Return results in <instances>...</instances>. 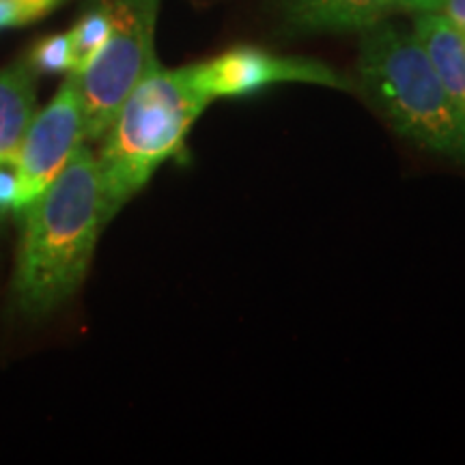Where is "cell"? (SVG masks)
<instances>
[{
  "instance_id": "cell-1",
  "label": "cell",
  "mask_w": 465,
  "mask_h": 465,
  "mask_svg": "<svg viewBox=\"0 0 465 465\" xmlns=\"http://www.w3.org/2000/svg\"><path fill=\"white\" fill-rule=\"evenodd\" d=\"M20 213H25V229L11 289L22 312L42 317L83 284L97 237L106 226L95 153L83 144Z\"/></svg>"
},
{
  "instance_id": "cell-2",
  "label": "cell",
  "mask_w": 465,
  "mask_h": 465,
  "mask_svg": "<svg viewBox=\"0 0 465 465\" xmlns=\"http://www.w3.org/2000/svg\"><path fill=\"white\" fill-rule=\"evenodd\" d=\"M212 100L196 86L190 67L155 63L138 80L104 134L97 158L106 224L138 194L153 173L183 149L185 136Z\"/></svg>"
},
{
  "instance_id": "cell-3",
  "label": "cell",
  "mask_w": 465,
  "mask_h": 465,
  "mask_svg": "<svg viewBox=\"0 0 465 465\" xmlns=\"http://www.w3.org/2000/svg\"><path fill=\"white\" fill-rule=\"evenodd\" d=\"M356 86L401 136L465 164V121L414 31L388 20L364 28Z\"/></svg>"
},
{
  "instance_id": "cell-4",
  "label": "cell",
  "mask_w": 465,
  "mask_h": 465,
  "mask_svg": "<svg viewBox=\"0 0 465 465\" xmlns=\"http://www.w3.org/2000/svg\"><path fill=\"white\" fill-rule=\"evenodd\" d=\"M110 9V35L102 50L80 74L86 141H100L113 124L116 110L158 63L155 58V22L160 0H106Z\"/></svg>"
},
{
  "instance_id": "cell-5",
  "label": "cell",
  "mask_w": 465,
  "mask_h": 465,
  "mask_svg": "<svg viewBox=\"0 0 465 465\" xmlns=\"http://www.w3.org/2000/svg\"><path fill=\"white\" fill-rule=\"evenodd\" d=\"M192 78L209 100L220 97H250L270 89L274 84L304 83L328 86L339 91H356L351 78L328 67L322 61L300 56H282L274 52L254 48V45H235L209 61L188 65Z\"/></svg>"
},
{
  "instance_id": "cell-6",
  "label": "cell",
  "mask_w": 465,
  "mask_h": 465,
  "mask_svg": "<svg viewBox=\"0 0 465 465\" xmlns=\"http://www.w3.org/2000/svg\"><path fill=\"white\" fill-rule=\"evenodd\" d=\"M84 141L78 80L74 74H67L52 102L31 119L17 149L14 162L17 174L15 212H22L54 182Z\"/></svg>"
},
{
  "instance_id": "cell-7",
  "label": "cell",
  "mask_w": 465,
  "mask_h": 465,
  "mask_svg": "<svg viewBox=\"0 0 465 465\" xmlns=\"http://www.w3.org/2000/svg\"><path fill=\"white\" fill-rule=\"evenodd\" d=\"M281 11L298 33H362L394 14H414L416 0H281Z\"/></svg>"
},
{
  "instance_id": "cell-8",
  "label": "cell",
  "mask_w": 465,
  "mask_h": 465,
  "mask_svg": "<svg viewBox=\"0 0 465 465\" xmlns=\"http://www.w3.org/2000/svg\"><path fill=\"white\" fill-rule=\"evenodd\" d=\"M414 35L465 121V31L440 14H416Z\"/></svg>"
},
{
  "instance_id": "cell-9",
  "label": "cell",
  "mask_w": 465,
  "mask_h": 465,
  "mask_svg": "<svg viewBox=\"0 0 465 465\" xmlns=\"http://www.w3.org/2000/svg\"><path fill=\"white\" fill-rule=\"evenodd\" d=\"M35 72L28 63L0 69V164H14L35 116Z\"/></svg>"
},
{
  "instance_id": "cell-10",
  "label": "cell",
  "mask_w": 465,
  "mask_h": 465,
  "mask_svg": "<svg viewBox=\"0 0 465 465\" xmlns=\"http://www.w3.org/2000/svg\"><path fill=\"white\" fill-rule=\"evenodd\" d=\"M110 26H113V20H110L106 0H91L89 7L69 31L74 48V74L83 72L102 50L110 35Z\"/></svg>"
},
{
  "instance_id": "cell-11",
  "label": "cell",
  "mask_w": 465,
  "mask_h": 465,
  "mask_svg": "<svg viewBox=\"0 0 465 465\" xmlns=\"http://www.w3.org/2000/svg\"><path fill=\"white\" fill-rule=\"evenodd\" d=\"M28 65L37 74H74V48L67 33H56L35 44Z\"/></svg>"
},
{
  "instance_id": "cell-12",
  "label": "cell",
  "mask_w": 465,
  "mask_h": 465,
  "mask_svg": "<svg viewBox=\"0 0 465 465\" xmlns=\"http://www.w3.org/2000/svg\"><path fill=\"white\" fill-rule=\"evenodd\" d=\"M56 7V0H0V33L31 25Z\"/></svg>"
},
{
  "instance_id": "cell-13",
  "label": "cell",
  "mask_w": 465,
  "mask_h": 465,
  "mask_svg": "<svg viewBox=\"0 0 465 465\" xmlns=\"http://www.w3.org/2000/svg\"><path fill=\"white\" fill-rule=\"evenodd\" d=\"M17 174L15 164H0V218L15 212Z\"/></svg>"
},
{
  "instance_id": "cell-14",
  "label": "cell",
  "mask_w": 465,
  "mask_h": 465,
  "mask_svg": "<svg viewBox=\"0 0 465 465\" xmlns=\"http://www.w3.org/2000/svg\"><path fill=\"white\" fill-rule=\"evenodd\" d=\"M438 14L449 17L450 22H455L459 28L465 31V0H441Z\"/></svg>"
},
{
  "instance_id": "cell-15",
  "label": "cell",
  "mask_w": 465,
  "mask_h": 465,
  "mask_svg": "<svg viewBox=\"0 0 465 465\" xmlns=\"http://www.w3.org/2000/svg\"><path fill=\"white\" fill-rule=\"evenodd\" d=\"M56 3H58V5H63V3H65V0H56Z\"/></svg>"
}]
</instances>
